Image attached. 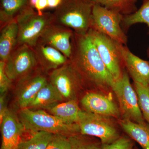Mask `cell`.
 <instances>
[{"label":"cell","mask_w":149,"mask_h":149,"mask_svg":"<svg viewBox=\"0 0 149 149\" xmlns=\"http://www.w3.org/2000/svg\"><path fill=\"white\" fill-rule=\"evenodd\" d=\"M82 110L77 101L68 100L59 103L45 110L69 124L77 123Z\"/></svg>","instance_id":"obj_20"},{"label":"cell","mask_w":149,"mask_h":149,"mask_svg":"<svg viewBox=\"0 0 149 149\" xmlns=\"http://www.w3.org/2000/svg\"><path fill=\"white\" fill-rule=\"evenodd\" d=\"M123 17V15L116 11L95 3L92 12L91 28L126 46L128 37L121 26Z\"/></svg>","instance_id":"obj_7"},{"label":"cell","mask_w":149,"mask_h":149,"mask_svg":"<svg viewBox=\"0 0 149 149\" xmlns=\"http://www.w3.org/2000/svg\"><path fill=\"white\" fill-rule=\"evenodd\" d=\"M62 0H48V8H56L61 4Z\"/></svg>","instance_id":"obj_32"},{"label":"cell","mask_w":149,"mask_h":149,"mask_svg":"<svg viewBox=\"0 0 149 149\" xmlns=\"http://www.w3.org/2000/svg\"><path fill=\"white\" fill-rule=\"evenodd\" d=\"M114 119L82 110L77 123L80 134L98 138L102 144H110L117 141L123 134Z\"/></svg>","instance_id":"obj_5"},{"label":"cell","mask_w":149,"mask_h":149,"mask_svg":"<svg viewBox=\"0 0 149 149\" xmlns=\"http://www.w3.org/2000/svg\"><path fill=\"white\" fill-rule=\"evenodd\" d=\"M134 149H139L138 148H137V147L135 146V148H134Z\"/></svg>","instance_id":"obj_35"},{"label":"cell","mask_w":149,"mask_h":149,"mask_svg":"<svg viewBox=\"0 0 149 149\" xmlns=\"http://www.w3.org/2000/svg\"><path fill=\"white\" fill-rule=\"evenodd\" d=\"M33 49L38 67L46 74L65 64L69 60L61 52L39 40Z\"/></svg>","instance_id":"obj_16"},{"label":"cell","mask_w":149,"mask_h":149,"mask_svg":"<svg viewBox=\"0 0 149 149\" xmlns=\"http://www.w3.org/2000/svg\"><path fill=\"white\" fill-rule=\"evenodd\" d=\"M18 116L25 131L32 135L41 131L68 137L80 134L77 123L69 124L43 110L23 109H20Z\"/></svg>","instance_id":"obj_2"},{"label":"cell","mask_w":149,"mask_h":149,"mask_svg":"<svg viewBox=\"0 0 149 149\" xmlns=\"http://www.w3.org/2000/svg\"><path fill=\"white\" fill-rule=\"evenodd\" d=\"M69 60L84 87L101 93L112 91L115 80L88 33L73 32Z\"/></svg>","instance_id":"obj_1"},{"label":"cell","mask_w":149,"mask_h":149,"mask_svg":"<svg viewBox=\"0 0 149 149\" xmlns=\"http://www.w3.org/2000/svg\"><path fill=\"white\" fill-rule=\"evenodd\" d=\"M109 9L116 11L123 16L129 15L137 10L136 3L138 0H92Z\"/></svg>","instance_id":"obj_23"},{"label":"cell","mask_w":149,"mask_h":149,"mask_svg":"<svg viewBox=\"0 0 149 149\" xmlns=\"http://www.w3.org/2000/svg\"><path fill=\"white\" fill-rule=\"evenodd\" d=\"M95 4L92 0H62L53 13L54 22L85 35L91 29Z\"/></svg>","instance_id":"obj_3"},{"label":"cell","mask_w":149,"mask_h":149,"mask_svg":"<svg viewBox=\"0 0 149 149\" xmlns=\"http://www.w3.org/2000/svg\"><path fill=\"white\" fill-rule=\"evenodd\" d=\"M125 69L133 82L149 87V61L134 54L126 46L118 43Z\"/></svg>","instance_id":"obj_15"},{"label":"cell","mask_w":149,"mask_h":149,"mask_svg":"<svg viewBox=\"0 0 149 149\" xmlns=\"http://www.w3.org/2000/svg\"><path fill=\"white\" fill-rule=\"evenodd\" d=\"M91 91L85 94L80 103L85 111L116 119L121 117L119 107L105 94Z\"/></svg>","instance_id":"obj_12"},{"label":"cell","mask_w":149,"mask_h":149,"mask_svg":"<svg viewBox=\"0 0 149 149\" xmlns=\"http://www.w3.org/2000/svg\"><path fill=\"white\" fill-rule=\"evenodd\" d=\"M143 3L139 9L129 15L123 16L121 26L124 31L138 23H145L148 27L149 34V0H143Z\"/></svg>","instance_id":"obj_22"},{"label":"cell","mask_w":149,"mask_h":149,"mask_svg":"<svg viewBox=\"0 0 149 149\" xmlns=\"http://www.w3.org/2000/svg\"><path fill=\"white\" fill-rule=\"evenodd\" d=\"M133 87L138 95L139 107L143 117L149 123V87L133 82Z\"/></svg>","instance_id":"obj_26"},{"label":"cell","mask_w":149,"mask_h":149,"mask_svg":"<svg viewBox=\"0 0 149 149\" xmlns=\"http://www.w3.org/2000/svg\"><path fill=\"white\" fill-rule=\"evenodd\" d=\"M46 74L38 68L16 82L15 99L20 109L27 108L41 88L48 83Z\"/></svg>","instance_id":"obj_11"},{"label":"cell","mask_w":149,"mask_h":149,"mask_svg":"<svg viewBox=\"0 0 149 149\" xmlns=\"http://www.w3.org/2000/svg\"><path fill=\"white\" fill-rule=\"evenodd\" d=\"M47 8L48 0H37L35 9L39 14H43L42 11Z\"/></svg>","instance_id":"obj_31"},{"label":"cell","mask_w":149,"mask_h":149,"mask_svg":"<svg viewBox=\"0 0 149 149\" xmlns=\"http://www.w3.org/2000/svg\"><path fill=\"white\" fill-rule=\"evenodd\" d=\"M15 20L18 24L17 45H26L32 48L45 29L54 22L53 14L49 12L39 14L29 4Z\"/></svg>","instance_id":"obj_4"},{"label":"cell","mask_w":149,"mask_h":149,"mask_svg":"<svg viewBox=\"0 0 149 149\" xmlns=\"http://www.w3.org/2000/svg\"><path fill=\"white\" fill-rule=\"evenodd\" d=\"M64 101L57 90L48 82L37 93L27 108L45 111L49 108Z\"/></svg>","instance_id":"obj_19"},{"label":"cell","mask_w":149,"mask_h":149,"mask_svg":"<svg viewBox=\"0 0 149 149\" xmlns=\"http://www.w3.org/2000/svg\"><path fill=\"white\" fill-rule=\"evenodd\" d=\"M28 5L29 0H1V27L15 20Z\"/></svg>","instance_id":"obj_21"},{"label":"cell","mask_w":149,"mask_h":149,"mask_svg":"<svg viewBox=\"0 0 149 149\" xmlns=\"http://www.w3.org/2000/svg\"><path fill=\"white\" fill-rule=\"evenodd\" d=\"M5 62L0 60V93L1 94L7 92L13 81L7 76L5 70Z\"/></svg>","instance_id":"obj_29"},{"label":"cell","mask_w":149,"mask_h":149,"mask_svg":"<svg viewBox=\"0 0 149 149\" xmlns=\"http://www.w3.org/2000/svg\"><path fill=\"white\" fill-rule=\"evenodd\" d=\"M100 56L115 81L119 78L125 68L118 42L108 36L91 28L88 32Z\"/></svg>","instance_id":"obj_8"},{"label":"cell","mask_w":149,"mask_h":149,"mask_svg":"<svg viewBox=\"0 0 149 149\" xmlns=\"http://www.w3.org/2000/svg\"><path fill=\"white\" fill-rule=\"evenodd\" d=\"M122 131L143 149H149V123H137L127 119H117Z\"/></svg>","instance_id":"obj_17"},{"label":"cell","mask_w":149,"mask_h":149,"mask_svg":"<svg viewBox=\"0 0 149 149\" xmlns=\"http://www.w3.org/2000/svg\"><path fill=\"white\" fill-rule=\"evenodd\" d=\"M69 139L70 149H101L102 145L98 138L81 134L71 136Z\"/></svg>","instance_id":"obj_25"},{"label":"cell","mask_w":149,"mask_h":149,"mask_svg":"<svg viewBox=\"0 0 149 149\" xmlns=\"http://www.w3.org/2000/svg\"><path fill=\"white\" fill-rule=\"evenodd\" d=\"M39 68L33 48L18 45L5 62V70L9 78L17 82Z\"/></svg>","instance_id":"obj_10"},{"label":"cell","mask_w":149,"mask_h":149,"mask_svg":"<svg viewBox=\"0 0 149 149\" xmlns=\"http://www.w3.org/2000/svg\"><path fill=\"white\" fill-rule=\"evenodd\" d=\"M135 142L125 133L119 139L110 144H102L101 149H134Z\"/></svg>","instance_id":"obj_27"},{"label":"cell","mask_w":149,"mask_h":149,"mask_svg":"<svg viewBox=\"0 0 149 149\" xmlns=\"http://www.w3.org/2000/svg\"><path fill=\"white\" fill-rule=\"evenodd\" d=\"M73 32L68 27L54 22L45 29L39 41L55 48L69 59L72 52Z\"/></svg>","instance_id":"obj_13"},{"label":"cell","mask_w":149,"mask_h":149,"mask_svg":"<svg viewBox=\"0 0 149 149\" xmlns=\"http://www.w3.org/2000/svg\"><path fill=\"white\" fill-rule=\"evenodd\" d=\"M18 27L15 20L1 27L0 60L6 62L17 46Z\"/></svg>","instance_id":"obj_18"},{"label":"cell","mask_w":149,"mask_h":149,"mask_svg":"<svg viewBox=\"0 0 149 149\" xmlns=\"http://www.w3.org/2000/svg\"><path fill=\"white\" fill-rule=\"evenodd\" d=\"M54 134L46 131L36 132L29 139L22 142L19 149H46Z\"/></svg>","instance_id":"obj_24"},{"label":"cell","mask_w":149,"mask_h":149,"mask_svg":"<svg viewBox=\"0 0 149 149\" xmlns=\"http://www.w3.org/2000/svg\"><path fill=\"white\" fill-rule=\"evenodd\" d=\"M70 148L69 137L54 134L46 149H70Z\"/></svg>","instance_id":"obj_28"},{"label":"cell","mask_w":149,"mask_h":149,"mask_svg":"<svg viewBox=\"0 0 149 149\" xmlns=\"http://www.w3.org/2000/svg\"><path fill=\"white\" fill-rule=\"evenodd\" d=\"M6 93L1 94L0 97V122L8 110L7 107Z\"/></svg>","instance_id":"obj_30"},{"label":"cell","mask_w":149,"mask_h":149,"mask_svg":"<svg viewBox=\"0 0 149 149\" xmlns=\"http://www.w3.org/2000/svg\"><path fill=\"white\" fill-rule=\"evenodd\" d=\"M48 80L62 96L65 101H77L79 93L85 88L69 60L65 64L48 74Z\"/></svg>","instance_id":"obj_9"},{"label":"cell","mask_w":149,"mask_h":149,"mask_svg":"<svg viewBox=\"0 0 149 149\" xmlns=\"http://www.w3.org/2000/svg\"><path fill=\"white\" fill-rule=\"evenodd\" d=\"M112 92L117 99L120 118L137 123L146 122L139 107L137 93L130 83L129 74L125 68L120 77L115 81Z\"/></svg>","instance_id":"obj_6"},{"label":"cell","mask_w":149,"mask_h":149,"mask_svg":"<svg viewBox=\"0 0 149 149\" xmlns=\"http://www.w3.org/2000/svg\"><path fill=\"white\" fill-rule=\"evenodd\" d=\"M37 0H29V5L32 8L35 9V5L37 3Z\"/></svg>","instance_id":"obj_33"},{"label":"cell","mask_w":149,"mask_h":149,"mask_svg":"<svg viewBox=\"0 0 149 149\" xmlns=\"http://www.w3.org/2000/svg\"><path fill=\"white\" fill-rule=\"evenodd\" d=\"M2 143L1 149H19L23 141L24 126L17 115L8 110L1 121Z\"/></svg>","instance_id":"obj_14"},{"label":"cell","mask_w":149,"mask_h":149,"mask_svg":"<svg viewBox=\"0 0 149 149\" xmlns=\"http://www.w3.org/2000/svg\"><path fill=\"white\" fill-rule=\"evenodd\" d=\"M147 55H148V57L149 58V47L147 50Z\"/></svg>","instance_id":"obj_34"}]
</instances>
